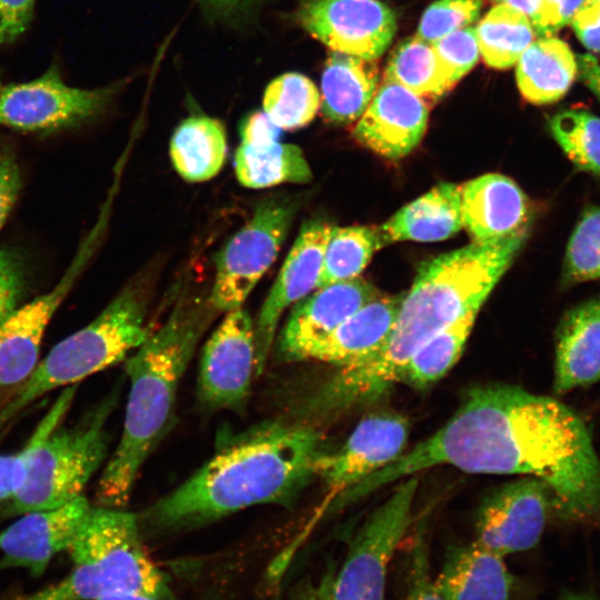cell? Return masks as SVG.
Returning <instances> with one entry per match:
<instances>
[{
	"label": "cell",
	"instance_id": "1",
	"mask_svg": "<svg viewBox=\"0 0 600 600\" xmlns=\"http://www.w3.org/2000/svg\"><path fill=\"white\" fill-rule=\"evenodd\" d=\"M443 464L469 473L533 477L552 491L564 518L600 516V459L586 422L560 401L508 383L471 388L439 430L338 494L331 508Z\"/></svg>",
	"mask_w": 600,
	"mask_h": 600
},
{
	"label": "cell",
	"instance_id": "2",
	"mask_svg": "<svg viewBox=\"0 0 600 600\" xmlns=\"http://www.w3.org/2000/svg\"><path fill=\"white\" fill-rule=\"evenodd\" d=\"M327 452L320 430L297 420L266 421L220 447L184 482L140 516L142 534L194 530L258 504L291 507Z\"/></svg>",
	"mask_w": 600,
	"mask_h": 600
},
{
	"label": "cell",
	"instance_id": "3",
	"mask_svg": "<svg viewBox=\"0 0 600 600\" xmlns=\"http://www.w3.org/2000/svg\"><path fill=\"white\" fill-rule=\"evenodd\" d=\"M528 232L472 241L421 266L383 348L359 366L340 369L316 389L321 410L337 416L373 402L400 382L406 366L429 339L481 308Z\"/></svg>",
	"mask_w": 600,
	"mask_h": 600
},
{
	"label": "cell",
	"instance_id": "4",
	"mask_svg": "<svg viewBox=\"0 0 600 600\" xmlns=\"http://www.w3.org/2000/svg\"><path fill=\"white\" fill-rule=\"evenodd\" d=\"M211 304L179 302L126 359L129 396L122 432L98 482L99 506L124 508L141 467L168 433L178 388L206 331Z\"/></svg>",
	"mask_w": 600,
	"mask_h": 600
},
{
	"label": "cell",
	"instance_id": "5",
	"mask_svg": "<svg viewBox=\"0 0 600 600\" xmlns=\"http://www.w3.org/2000/svg\"><path fill=\"white\" fill-rule=\"evenodd\" d=\"M68 551L72 569L62 580L0 600H99L123 594L174 599L167 576L148 554L138 516L123 508L90 507Z\"/></svg>",
	"mask_w": 600,
	"mask_h": 600
},
{
	"label": "cell",
	"instance_id": "6",
	"mask_svg": "<svg viewBox=\"0 0 600 600\" xmlns=\"http://www.w3.org/2000/svg\"><path fill=\"white\" fill-rule=\"evenodd\" d=\"M142 288L127 286L90 323L58 342L14 396L0 407V432L46 393L128 358L149 336Z\"/></svg>",
	"mask_w": 600,
	"mask_h": 600
},
{
	"label": "cell",
	"instance_id": "7",
	"mask_svg": "<svg viewBox=\"0 0 600 600\" xmlns=\"http://www.w3.org/2000/svg\"><path fill=\"white\" fill-rule=\"evenodd\" d=\"M117 399L109 397L78 423L57 428L33 452L21 489L9 500L3 517L49 510L82 496L107 457V420Z\"/></svg>",
	"mask_w": 600,
	"mask_h": 600
},
{
	"label": "cell",
	"instance_id": "8",
	"mask_svg": "<svg viewBox=\"0 0 600 600\" xmlns=\"http://www.w3.org/2000/svg\"><path fill=\"white\" fill-rule=\"evenodd\" d=\"M297 203L284 196L266 198L250 220L216 257V276L209 303L216 311L241 308L272 266L289 233Z\"/></svg>",
	"mask_w": 600,
	"mask_h": 600
},
{
	"label": "cell",
	"instance_id": "9",
	"mask_svg": "<svg viewBox=\"0 0 600 600\" xmlns=\"http://www.w3.org/2000/svg\"><path fill=\"white\" fill-rule=\"evenodd\" d=\"M389 498L366 519L337 569L332 600H383L391 559L411 521L418 478L402 479Z\"/></svg>",
	"mask_w": 600,
	"mask_h": 600
},
{
	"label": "cell",
	"instance_id": "10",
	"mask_svg": "<svg viewBox=\"0 0 600 600\" xmlns=\"http://www.w3.org/2000/svg\"><path fill=\"white\" fill-rule=\"evenodd\" d=\"M123 82L94 89L69 86L57 63L39 77L2 87L0 126L29 133L79 127L101 114Z\"/></svg>",
	"mask_w": 600,
	"mask_h": 600
},
{
	"label": "cell",
	"instance_id": "11",
	"mask_svg": "<svg viewBox=\"0 0 600 600\" xmlns=\"http://www.w3.org/2000/svg\"><path fill=\"white\" fill-rule=\"evenodd\" d=\"M100 226L84 239L58 283L19 304L0 323V407L34 371L46 329L90 259Z\"/></svg>",
	"mask_w": 600,
	"mask_h": 600
},
{
	"label": "cell",
	"instance_id": "12",
	"mask_svg": "<svg viewBox=\"0 0 600 600\" xmlns=\"http://www.w3.org/2000/svg\"><path fill=\"white\" fill-rule=\"evenodd\" d=\"M297 22L338 51L374 61L391 44L397 17L379 0H299Z\"/></svg>",
	"mask_w": 600,
	"mask_h": 600
},
{
	"label": "cell",
	"instance_id": "13",
	"mask_svg": "<svg viewBox=\"0 0 600 600\" xmlns=\"http://www.w3.org/2000/svg\"><path fill=\"white\" fill-rule=\"evenodd\" d=\"M199 364L197 391L206 407L239 411L246 406L256 377V330L242 307L227 312L207 340Z\"/></svg>",
	"mask_w": 600,
	"mask_h": 600
},
{
	"label": "cell",
	"instance_id": "14",
	"mask_svg": "<svg viewBox=\"0 0 600 600\" xmlns=\"http://www.w3.org/2000/svg\"><path fill=\"white\" fill-rule=\"evenodd\" d=\"M549 491L533 477L499 487L480 506L474 542L503 558L534 548L547 523Z\"/></svg>",
	"mask_w": 600,
	"mask_h": 600
},
{
	"label": "cell",
	"instance_id": "15",
	"mask_svg": "<svg viewBox=\"0 0 600 600\" xmlns=\"http://www.w3.org/2000/svg\"><path fill=\"white\" fill-rule=\"evenodd\" d=\"M331 229V224L319 219L301 227L254 324L256 377L266 368L283 311L317 289Z\"/></svg>",
	"mask_w": 600,
	"mask_h": 600
},
{
	"label": "cell",
	"instance_id": "16",
	"mask_svg": "<svg viewBox=\"0 0 600 600\" xmlns=\"http://www.w3.org/2000/svg\"><path fill=\"white\" fill-rule=\"evenodd\" d=\"M408 437L406 417L392 411L370 413L338 450L327 451L321 457L318 477L336 498L398 459L406 449Z\"/></svg>",
	"mask_w": 600,
	"mask_h": 600
},
{
	"label": "cell",
	"instance_id": "17",
	"mask_svg": "<svg viewBox=\"0 0 600 600\" xmlns=\"http://www.w3.org/2000/svg\"><path fill=\"white\" fill-rule=\"evenodd\" d=\"M379 294L358 277L318 288L294 304L278 338V356L289 362L306 360L314 346Z\"/></svg>",
	"mask_w": 600,
	"mask_h": 600
},
{
	"label": "cell",
	"instance_id": "18",
	"mask_svg": "<svg viewBox=\"0 0 600 600\" xmlns=\"http://www.w3.org/2000/svg\"><path fill=\"white\" fill-rule=\"evenodd\" d=\"M90 507L81 496L59 508L21 514L0 531V571L23 568L41 577L56 554L68 551Z\"/></svg>",
	"mask_w": 600,
	"mask_h": 600
},
{
	"label": "cell",
	"instance_id": "19",
	"mask_svg": "<svg viewBox=\"0 0 600 600\" xmlns=\"http://www.w3.org/2000/svg\"><path fill=\"white\" fill-rule=\"evenodd\" d=\"M428 118L429 108L422 98L398 83L383 81L352 134L372 152L397 160L420 143Z\"/></svg>",
	"mask_w": 600,
	"mask_h": 600
},
{
	"label": "cell",
	"instance_id": "20",
	"mask_svg": "<svg viewBox=\"0 0 600 600\" xmlns=\"http://www.w3.org/2000/svg\"><path fill=\"white\" fill-rule=\"evenodd\" d=\"M463 228L473 241H488L529 230V198L509 177L487 173L461 186Z\"/></svg>",
	"mask_w": 600,
	"mask_h": 600
},
{
	"label": "cell",
	"instance_id": "21",
	"mask_svg": "<svg viewBox=\"0 0 600 600\" xmlns=\"http://www.w3.org/2000/svg\"><path fill=\"white\" fill-rule=\"evenodd\" d=\"M404 298V293L379 294L342 322L314 346L306 360H317L351 368L377 354L387 343Z\"/></svg>",
	"mask_w": 600,
	"mask_h": 600
},
{
	"label": "cell",
	"instance_id": "22",
	"mask_svg": "<svg viewBox=\"0 0 600 600\" xmlns=\"http://www.w3.org/2000/svg\"><path fill=\"white\" fill-rule=\"evenodd\" d=\"M554 338L556 393L600 381V294L569 309Z\"/></svg>",
	"mask_w": 600,
	"mask_h": 600
},
{
	"label": "cell",
	"instance_id": "23",
	"mask_svg": "<svg viewBox=\"0 0 600 600\" xmlns=\"http://www.w3.org/2000/svg\"><path fill=\"white\" fill-rule=\"evenodd\" d=\"M514 584L503 557L474 541L450 547L434 579L443 600H510Z\"/></svg>",
	"mask_w": 600,
	"mask_h": 600
},
{
	"label": "cell",
	"instance_id": "24",
	"mask_svg": "<svg viewBox=\"0 0 600 600\" xmlns=\"http://www.w3.org/2000/svg\"><path fill=\"white\" fill-rule=\"evenodd\" d=\"M463 228L461 186L442 182L400 208L378 231L383 247L397 241L446 240Z\"/></svg>",
	"mask_w": 600,
	"mask_h": 600
},
{
	"label": "cell",
	"instance_id": "25",
	"mask_svg": "<svg viewBox=\"0 0 600 600\" xmlns=\"http://www.w3.org/2000/svg\"><path fill=\"white\" fill-rule=\"evenodd\" d=\"M379 86L374 61L331 51L321 77L320 110L334 124L358 121L372 101Z\"/></svg>",
	"mask_w": 600,
	"mask_h": 600
},
{
	"label": "cell",
	"instance_id": "26",
	"mask_svg": "<svg viewBox=\"0 0 600 600\" xmlns=\"http://www.w3.org/2000/svg\"><path fill=\"white\" fill-rule=\"evenodd\" d=\"M577 76L576 56L556 37L534 40L517 62L518 88L527 101L538 106L560 100Z\"/></svg>",
	"mask_w": 600,
	"mask_h": 600
},
{
	"label": "cell",
	"instance_id": "27",
	"mask_svg": "<svg viewBox=\"0 0 600 600\" xmlns=\"http://www.w3.org/2000/svg\"><path fill=\"white\" fill-rule=\"evenodd\" d=\"M171 162L188 182H202L216 177L227 157L224 126L208 116H191L176 128L170 140Z\"/></svg>",
	"mask_w": 600,
	"mask_h": 600
},
{
	"label": "cell",
	"instance_id": "28",
	"mask_svg": "<svg viewBox=\"0 0 600 600\" xmlns=\"http://www.w3.org/2000/svg\"><path fill=\"white\" fill-rule=\"evenodd\" d=\"M234 171L238 181L252 189L307 183L312 179L303 151L279 141L264 147L240 144L234 153Z\"/></svg>",
	"mask_w": 600,
	"mask_h": 600
},
{
	"label": "cell",
	"instance_id": "29",
	"mask_svg": "<svg viewBox=\"0 0 600 600\" xmlns=\"http://www.w3.org/2000/svg\"><path fill=\"white\" fill-rule=\"evenodd\" d=\"M476 29L480 53L484 62L496 69L516 64L536 38L530 19L502 2L494 6Z\"/></svg>",
	"mask_w": 600,
	"mask_h": 600
},
{
	"label": "cell",
	"instance_id": "30",
	"mask_svg": "<svg viewBox=\"0 0 600 600\" xmlns=\"http://www.w3.org/2000/svg\"><path fill=\"white\" fill-rule=\"evenodd\" d=\"M383 81L398 83L426 100H436L452 86L440 70L433 48L418 36L406 38L392 51Z\"/></svg>",
	"mask_w": 600,
	"mask_h": 600
},
{
	"label": "cell",
	"instance_id": "31",
	"mask_svg": "<svg viewBox=\"0 0 600 600\" xmlns=\"http://www.w3.org/2000/svg\"><path fill=\"white\" fill-rule=\"evenodd\" d=\"M381 248L383 244L378 227L332 226L317 289L357 278Z\"/></svg>",
	"mask_w": 600,
	"mask_h": 600
},
{
	"label": "cell",
	"instance_id": "32",
	"mask_svg": "<svg viewBox=\"0 0 600 600\" xmlns=\"http://www.w3.org/2000/svg\"><path fill=\"white\" fill-rule=\"evenodd\" d=\"M479 310H471L429 339L406 366L400 382L427 388L443 378L459 360Z\"/></svg>",
	"mask_w": 600,
	"mask_h": 600
},
{
	"label": "cell",
	"instance_id": "33",
	"mask_svg": "<svg viewBox=\"0 0 600 600\" xmlns=\"http://www.w3.org/2000/svg\"><path fill=\"white\" fill-rule=\"evenodd\" d=\"M262 107L277 127L292 131L313 120L320 108V93L304 74L287 72L267 86Z\"/></svg>",
	"mask_w": 600,
	"mask_h": 600
},
{
	"label": "cell",
	"instance_id": "34",
	"mask_svg": "<svg viewBox=\"0 0 600 600\" xmlns=\"http://www.w3.org/2000/svg\"><path fill=\"white\" fill-rule=\"evenodd\" d=\"M552 138L576 168L600 177V118L584 110H563L549 121Z\"/></svg>",
	"mask_w": 600,
	"mask_h": 600
},
{
	"label": "cell",
	"instance_id": "35",
	"mask_svg": "<svg viewBox=\"0 0 600 600\" xmlns=\"http://www.w3.org/2000/svg\"><path fill=\"white\" fill-rule=\"evenodd\" d=\"M77 386L67 387L37 426V429L16 453L0 454V502L11 500L24 483L34 450L56 430L69 411Z\"/></svg>",
	"mask_w": 600,
	"mask_h": 600
},
{
	"label": "cell",
	"instance_id": "36",
	"mask_svg": "<svg viewBox=\"0 0 600 600\" xmlns=\"http://www.w3.org/2000/svg\"><path fill=\"white\" fill-rule=\"evenodd\" d=\"M561 276L566 287L600 279V207L582 211L567 246Z\"/></svg>",
	"mask_w": 600,
	"mask_h": 600
},
{
	"label": "cell",
	"instance_id": "37",
	"mask_svg": "<svg viewBox=\"0 0 600 600\" xmlns=\"http://www.w3.org/2000/svg\"><path fill=\"white\" fill-rule=\"evenodd\" d=\"M482 4V0H437L423 12L417 36L432 44L449 33L476 22Z\"/></svg>",
	"mask_w": 600,
	"mask_h": 600
},
{
	"label": "cell",
	"instance_id": "38",
	"mask_svg": "<svg viewBox=\"0 0 600 600\" xmlns=\"http://www.w3.org/2000/svg\"><path fill=\"white\" fill-rule=\"evenodd\" d=\"M441 72L453 87L479 60L477 29H459L431 44Z\"/></svg>",
	"mask_w": 600,
	"mask_h": 600
},
{
	"label": "cell",
	"instance_id": "39",
	"mask_svg": "<svg viewBox=\"0 0 600 600\" xmlns=\"http://www.w3.org/2000/svg\"><path fill=\"white\" fill-rule=\"evenodd\" d=\"M27 278V264L20 253L0 248V323L22 300Z\"/></svg>",
	"mask_w": 600,
	"mask_h": 600
},
{
	"label": "cell",
	"instance_id": "40",
	"mask_svg": "<svg viewBox=\"0 0 600 600\" xmlns=\"http://www.w3.org/2000/svg\"><path fill=\"white\" fill-rule=\"evenodd\" d=\"M411 553L407 600H443L430 576L428 550L423 536L416 537Z\"/></svg>",
	"mask_w": 600,
	"mask_h": 600
},
{
	"label": "cell",
	"instance_id": "41",
	"mask_svg": "<svg viewBox=\"0 0 600 600\" xmlns=\"http://www.w3.org/2000/svg\"><path fill=\"white\" fill-rule=\"evenodd\" d=\"M37 0H0V47L14 43L30 27Z\"/></svg>",
	"mask_w": 600,
	"mask_h": 600
},
{
	"label": "cell",
	"instance_id": "42",
	"mask_svg": "<svg viewBox=\"0 0 600 600\" xmlns=\"http://www.w3.org/2000/svg\"><path fill=\"white\" fill-rule=\"evenodd\" d=\"M22 187L20 168L13 150L0 144V230L6 223Z\"/></svg>",
	"mask_w": 600,
	"mask_h": 600
},
{
	"label": "cell",
	"instance_id": "43",
	"mask_svg": "<svg viewBox=\"0 0 600 600\" xmlns=\"http://www.w3.org/2000/svg\"><path fill=\"white\" fill-rule=\"evenodd\" d=\"M586 0H542L540 9L531 20L536 34L551 37L571 22Z\"/></svg>",
	"mask_w": 600,
	"mask_h": 600
},
{
	"label": "cell",
	"instance_id": "44",
	"mask_svg": "<svg viewBox=\"0 0 600 600\" xmlns=\"http://www.w3.org/2000/svg\"><path fill=\"white\" fill-rule=\"evenodd\" d=\"M570 23L588 50L600 52V0H586Z\"/></svg>",
	"mask_w": 600,
	"mask_h": 600
},
{
	"label": "cell",
	"instance_id": "45",
	"mask_svg": "<svg viewBox=\"0 0 600 600\" xmlns=\"http://www.w3.org/2000/svg\"><path fill=\"white\" fill-rule=\"evenodd\" d=\"M241 144L264 147L279 141L281 129L263 111L246 116L239 127Z\"/></svg>",
	"mask_w": 600,
	"mask_h": 600
},
{
	"label": "cell",
	"instance_id": "46",
	"mask_svg": "<svg viewBox=\"0 0 600 600\" xmlns=\"http://www.w3.org/2000/svg\"><path fill=\"white\" fill-rule=\"evenodd\" d=\"M337 569L329 563L319 579L300 581L293 592L292 600H332V584Z\"/></svg>",
	"mask_w": 600,
	"mask_h": 600
},
{
	"label": "cell",
	"instance_id": "47",
	"mask_svg": "<svg viewBox=\"0 0 600 600\" xmlns=\"http://www.w3.org/2000/svg\"><path fill=\"white\" fill-rule=\"evenodd\" d=\"M578 76L588 89L600 100V63L589 53L577 57Z\"/></svg>",
	"mask_w": 600,
	"mask_h": 600
},
{
	"label": "cell",
	"instance_id": "48",
	"mask_svg": "<svg viewBox=\"0 0 600 600\" xmlns=\"http://www.w3.org/2000/svg\"><path fill=\"white\" fill-rule=\"evenodd\" d=\"M501 2L522 12L531 21L538 13L542 0H501Z\"/></svg>",
	"mask_w": 600,
	"mask_h": 600
},
{
	"label": "cell",
	"instance_id": "49",
	"mask_svg": "<svg viewBox=\"0 0 600 600\" xmlns=\"http://www.w3.org/2000/svg\"><path fill=\"white\" fill-rule=\"evenodd\" d=\"M99 600H157L150 597L146 596H139V594H123V596H116V597H108Z\"/></svg>",
	"mask_w": 600,
	"mask_h": 600
},
{
	"label": "cell",
	"instance_id": "50",
	"mask_svg": "<svg viewBox=\"0 0 600 600\" xmlns=\"http://www.w3.org/2000/svg\"><path fill=\"white\" fill-rule=\"evenodd\" d=\"M560 600H596L593 597L586 593H568L563 596Z\"/></svg>",
	"mask_w": 600,
	"mask_h": 600
},
{
	"label": "cell",
	"instance_id": "51",
	"mask_svg": "<svg viewBox=\"0 0 600 600\" xmlns=\"http://www.w3.org/2000/svg\"><path fill=\"white\" fill-rule=\"evenodd\" d=\"M210 1L219 6H231V4L240 2L241 0H210Z\"/></svg>",
	"mask_w": 600,
	"mask_h": 600
},
{
	"label": "cell",
	"instance_id": "52",
	"mask_svg": "<svg viewBox=\"0 0 600 600\" xmlns=\"http://www.w3.org/2000/svg\"><path fill=\"white\" fill-rule=\"evenodd\" d=\"M2 86H1V74H0V92H1Z\"/></svg>",
	"mask_w": 600,
	"mask_h": 600
},
{
	"label": "cell",
	"instance_id": "53",
	"mask_svg": "<svg viewBox=\"0 0 600 600\" xmlns=\"http://www.w3.org/2000/svg\"><path fill=\"white\" fill-rule=\"evenodd\" d=\"M493 1H498V2H501V0H493Z\"/></svg>",
	"mask_w": 600,
	"mask_h": 600
}]
</instances>
